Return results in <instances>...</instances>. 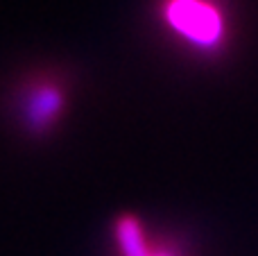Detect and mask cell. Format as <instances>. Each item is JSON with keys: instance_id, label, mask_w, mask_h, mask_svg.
I'll return each mask as SVG.
<instances>
[{"instance_id": "obj_3", "label": "cell", "mask_w": 258, "mask_h": 256, "mask_svg": "<svg viewBox=\"0 0 258 256\" xmlns=\"http://www.w3.org/2000/svg\"><path fill=\"white\" fill-rule=\"evenodd\" d=\"M118 245H120L122 256H172L168 252H154L147 247L145 243V234H143V227L138 225L136 218H122L118 222Z\"/></svg>"}, {"instance_id": "obj_1", "label": "cell", "mask_w": 258, "mask_h": 256, "mask_svg": "<svg viewBox=\"0 0 258 256\" xmlns=\"http://www.w3.org/2000/svg\"><path fill=\"white\" fill-rule=\"evenodd\" d=\"M161 18L177 39L202 54L220 52L227 45L229 21L218 0H163Z\"/></svg>"}, {"instance_id": "obj_2", "label": "cell", "mask_w": 258, "mask_h": 256, "mask_svg": "<svg viewBox=\"0 0 258 256\" xmlns=\"http://www.w3.org/2000/svg\"><path fill=\"white\" fill-rule=\"evenodd\" d=\"M63 111V91L57 84H41L27 95L25 102V125L36 134H43L48 127L59 120Z\"/></svg>"}]
</instances>
